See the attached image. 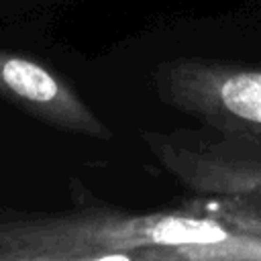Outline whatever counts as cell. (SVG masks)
I'll return each instance as SVG.
<instances>
[{
  "mask_svg": "<svg viewBox=\"0 0 261 261\" xmlns=\"http://www.w3.org/2000/svg\"><path fill=\"white\" fill-rule=\"evenodd\" d=\"M261 261V214L200 198L181 210L82 208L0 224V261Z\"/></svg>",
  "mask_w": 261,
  "mask_h": 261,
  "instance_id": "obj_1",
  "label": "cell"
},
{
  "mask_svg": "<svg viewBox=\"0 0 261 261\" xmlns=\"http://www.w3.org/2000/svg\"><path fill=\"white\" fill-rule=\"evenodd\" d=\"M159 100L218 133L224 141L261 151V69L204 57L157 63Z\"/></svg>",
  "mask_w": 261,
  "mask_h": 261,
  "instance_id": "obj_2",
  "label": "cell"
},
{
  "mask_svg": "<svg viewBox=\"0 0 261 261\" xmlns=\"http://www.w3.org/2000/svg\"><path fill=\"white\" fill-rule=\"evenodd\" d=\"M143 143L155 161L200 198L220 200L261 214V151L222 139L214 147L177 143L147 130Z\"/></svg>",
  "mask_w": 261,
  "mask_h": 261,
  "instance_id": "obj_3",
  "label": "cell"
},
{
  "mask_svg": "<svg viewBox=\"0 0 261 261\" xmlns=\"http://www.w3.org/2000/svg\"><path fill=\"white\" fill-rule=\"evenodd\" d=\"M0 98L55 128L112 139V130L84 98L41 61L0 49Z\"/></svg>",
  "mask_w": 261,
  "mask_h": 261,
  "instance_id": "obj_4",
  "label": "cell"
}]
</instances>
